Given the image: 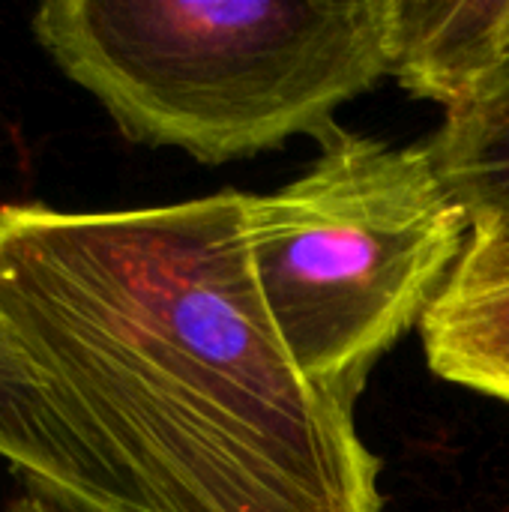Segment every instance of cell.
Segmentation results:
<instances>
[{"mask_svg": "<svg viewBox=\"0 0 509 512\" xmlns=\"http://www.w3.org/2000/svg\"><path fill=\"white\" fill-rule=\"evenodd\" d=\"M420 333L438 378L509 408V255L468 246Z\"/></svg>", "mask_w": 509, "mask_h": 512, "instance_id": "6", "label": "cell"}, {"mask_svg": "<svg viewBox=\"0 0 509 512\" xmlns=\"http://www.w3.org/2000/svg\"><path fill=\"white\" fill-rule=\"evenodd\" d=\"M396 0H51L33 36L138 144L219 165L318 141L390 75Z\"/></svg>", "mask_w": 509, "mask_h": 512, "instance_id": "2", "label": "cell"}, {"mask_svg": "<svg viewBox=\"0 0 509 512\" xmlns=\"http://www.w3.org/2000/svg\"><path fill=\"white\" fill-rule=\"evenodd\" d=\"M249 195L141 210L0 204V321L114 512H381L354 411L261 297Z\"/></svg>", "mask_w": 509, "mask_h": 512, "instance_id": "1", "label": "cell"}, {"mask_svg": "<svg viewBox=\"0 0 509 512\" xmlns=\"http://www.w3.org/2000/svg\"><path fill=\"white\" fill-rule=\"evenodd\" d=\"M509 60V0H396L390 75L450 108Z\"/></svg>", "mask_w": 509, "mask_h": 512, "instance_id": "4", "label": "cell"}, {"mask_svg": "<svg viewBox=\"0 0 509 512\" xmlns=\"http://www.w3.org/2000/svg\"><path fill=\"white\" fill-rule=\"evenodd\" d=\"M3 512H81V510L66 507V504H60V501H54V498H48V495H39V492L27 489L24 495L12 498V501L3 507Z\"/></svg>", "mask_w": 509, "mask_h": 512, "instance_id": "8", "label": "cell"}, {"mask_svg": "<svg viewBox=\"0 0 509 512\" xmlns=\"http://www.w3.org/2000/svg\"><path fill=\"white\" fill-rule=\"evenodd\" d=\"M0 459L27 489L81 512H114L72 429L0 321Z\"/></svg>", "mask_w": 509, "mask_h": 512, "instance_id": "7", "label": "cell"}, {"mask_svg": "<svg viewBox=\"0 0 509 512\" xmlns=\"http://www.w3.org/2000/svg\"><path fill=\"white\" fill-rule=\"evenodd\" d=\"M252 270L300 372L354 411L378 360L426 318L471 225L426 144L342 126L291 183L249 195Z\"/></svg>", "mask_w": 509, "mask_h": 512, "instance_id": "3", "label": "cell"}, {"mask_svg": "<svg viewBox=\"0 0 509 512\" xmlns=\"http://www.w3.org/2000/svg\"><path fill=\"white\" fill-rule=\"evenodd\" d=\"M429 156L471 225V249L509 255V60L444 108Z\"/></svg>", "mask_w": 509, "mask_h": 512, "instance_id": "5", "label": "cell"}]
</instances>
